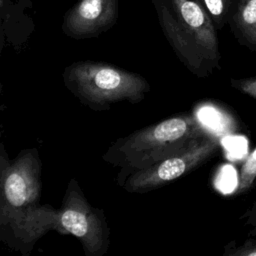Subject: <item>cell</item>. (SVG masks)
Masks as SVG:
<instances>
[{
	"label": "cell",
	"instance_id": "cell-1",
	"mask_svg": "<svg viewBox=\"0 0 256 256\" xmlns=\"http://www.w3.org/2000/svg\"><path fill=\"white\" fill-rule=\"evenodd\" d=\"M41 160L37 149L20 152L13 163L1 156L0 225L28 245L50 230H58V210L40 204Z\"/></svg>",
	"mask_w": 256,
	"mask_h": 256
},
{
	"label": "cell",
	"instance_id": "cell-2",
	"mask_svg": "<svg viewBox=\"0 0 256 256\" xmlns=\"http://www.w3.org/2000/svg\"><path fill=\"white\" fill-rule=\"evenodd\" d=\"M162 32L179 60L199 78L220 68L217 28L198 0H150Z\"/></svg>",
	"mask_w": 256,
	"mask_h": 256
},
{
	"label": "cell",
	"instance_id": "cell-3",
	"mask_svg": "<svg viewBox=\"0 0 256 256\" xmlns=\"http://www.w3.org/2000/svg\"><path fill=\"white\" fill-rule=\"evenodd\" d=\"M210 133L194 114L174 116L118 138L103 160L121 168L118 183L122 186L131 174L155 165Z\"/></svg>",
	"mask_w": 256,
	"mask_h": 256
},
{
	"label": "cell",
	"instance_id": "cell-4",
	"mask_svg": "<svg viewBox=\"0 0 256 256\" xmlns=\"http://www.w3.org/2000/svg\"><path fill=\"white\" fill-rule=\"evenodd\" d=\"M62 77L66 88L83 105L97 112L123 101L137 104L151 89L147 80L137 73L90 60L68 65Z\"/></svg>",
	"mask_w": 256,
	"mask_h": 256
},
{
	"label": "cell",
	"instance_id": "cell-5",
	"mask_svg": "<svg viewBox=\"0 0 256 256\" xmlns=\"http://www.w3.org/2000/svg\"><path fill=\"white\" fill-rule=\"evenodd\" d=\"M57 231L78 238L86 256H102L108 249L110 230L105 215L88 202L75 179L70 180L58 210Z\"/></svg>",
	"mask_w": 256,
	"mask_h": 256
},
{
	"label": "cell",
	"instance_id": "cell-6",
	"mask_svg": "<svg viewBox=\"0 0 256 256\" xmlns=\"http://www.w3.org/2000/svg\"><path fill=\"white\" fill-rule=\"evenodd\" d=\"M219 148V138L210 133L155 165L131 174L122 187L130 193L140 194L163 187L209 161Z\"/></svg>",
	"mask_w": 256,
	"mask_h": 256
},
{
	"label": "cell",
	"instance_id": "cell-7",
	"mask_svg": "<svg viewBox=\"0 0 256 256\" xmlns=\"http://www.w3.org/2000/svg\"><path fill=\"white\" fill-rule=\"evenodd\" d=\"M118 16V0H78L65 13L61 29L75 40L95 38L111 29Z\"/></svg>",
	"mask_w": 256,
	"mask_h": 256
},
{
	"label": "cell",
	"instance_id": "cell-8",
	"mask_svg": "<svg viewBox=\"0 0 256 256\" xmlns=\"http://www.w3.org/2000/svg\"><path fill=\"white\" fill-rule=\"evenodd\" d=\"M228 25L240 45L256 52V0H238Z\"/></svg>",
	"mask_w": 256,
	"mask_h": 256
},
{
	"label": "cell",
	"instance_id": "cell-9",
	"mask_svg": "<svg viewBox=\"0 0 256 256\" xmlns=\"http://www.w3.org/2000/svg\"><path fill=\"white\" fill-rule=\"evenodd\" d=\"M32 6L22 0H0V15L2 35L12 37L16 30L28 34L33 30V21L25 9Z\"/></svg>",
	"mask_w": 256,
	"mask_h": 256
},
{
	"label": "cell",
	"instance_id": "cell-10",
	"mask_svg": "<svg viewBox=\"0 0 256 256\" xmlns=\"http://www.w3.org/2000/svg\"><path fill=\"white\" fill-rule=\"evenodd\" d=\"M211 16L217 30L228 24L238 0H198Z\"/></svg>",
	"mask_w": 256,
	"mask_h": 256
},
{
	"label": "cell",
	"instance_id": "cell-11",
	"mask_svg": "<svg viewBox=\"0 0 256 256\" xmlns=\"http://www.w3.org/2000/svg\"><path fill=\"white\" fill-rule=\"evenodd\" d=\"M256 179V148L250 152V154L244 159V162L240 168L237 193H246L254 184Z\"/></svg>",
	"mask_w": 256,
	"mask_h": 256
},
{
	"label": "cell",
	"instance_id": "cell-12",
	"mask_svg": "<svg viewBox=\"0 0 256 256\" xmlns=\"http://www.w3.org/2000/svg\"><path fill=\"white\" fill-rule=\"evenodd\" d=\"M230 83L236 90L256 99V76L242 79H231Z\"/></svg>",
	"mask_w": 256,
	"mask_h": 256
},
{
	"label": "cell",
	"instance_id": "cell-13",
	"mask_svg": "<svg viewBox=\"0 0 256 256\" xmlns=\"http://www.w3.org/2000/svg\"><path fill=\"white\" fill-rule=\"evenodd\" d=\"M224 255L230 256H256V239H248L242 245L226 248Z\"/></svg>",
	"mask_w": 256,
	"mask_h": 256
},
{
	"label": "cell",
	"instance_id": "cell-14",
	"mask_svg": "<svg viewBox=\"0 0 256 256\" xmlns=\"http://www.w3.org/2000/svg\"><path fill=\"white\" fill-rule=\"evenodd\" d=\"M245 218V226L249 227V231L256 228V198L249 210L243 215Z\"/></svg>",
	"mask_w": 256,
	"mask_h": 256
},
{
	"label": "cell",
	"instance_id": "cell-15",
	"mask_svg": "<svg viewBox=\"0 0 256 256\" xmlns=\"http://www.w3.org/2000/svg\"><path fill=\"white\" fill-rule=\"evenodd\" d=\"M248 235H251V236H256V228L248 231Z\"/></svg>",
	"mask_w": 256,
	"mask_h": 256
},
{
	"label": "cell",
	"instance_id": "cell-16",
	"mask_svg": "<svg viewBox=\"0 0 256 256\" xmlns=\"http://www.w3.org/2000/svg\"><path fill=\"white\" fill-rule=\"evenodd\" d=\"M22 1H24V2H26V3H28V4H30L31 6H33V2H34V1H38V0H22Z\"/></svg>",
	"mask_w": 256,
	"mask_h": 256
}]
</instances>
